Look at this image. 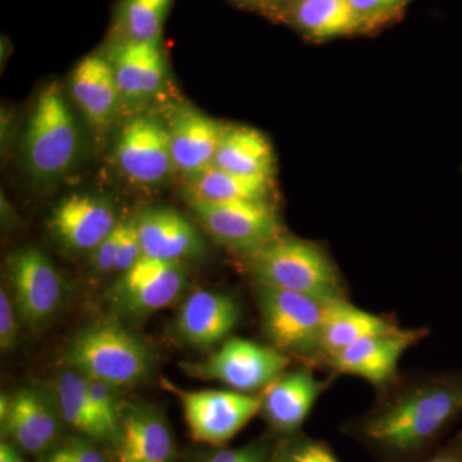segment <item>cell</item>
Wrapping results in <instances>:
<instances>
[{
  "mask_svg": "<svg viewBox=\"0 0 462 462\" xmlns=\"http://www.w3.org/2000/svg\"><path fill=\"white\" fill-rule=\"evenodd\" d=\"M47 462H69V461L67 460L65 456L60 454V452L58 451V449H57V451L54 452V454L51 455L50 458H48Z\"/></svg>",
  "mask_w": 462,
  "mask_h": 462,
  "instance_id": "cell-37",
  "label": "cell"
},
{
  "mask_svg": "<svg viewBox=\"0 0 462 462\" xmlns=\"http://www.w3.org/2000/svg\"><path fill=\"white\" fill-rule=\"evenodd\" d=\"M172 0H123L121 25L129 41H161Z\"/></svg>",
  "mask_w": 462,
  "mask_h": 462,
  "instance_id": "cell-27",
  "label": "cell"
},
{
  "mask_svg": "<svg viewBox=\"0 0 462 462\" xmlns=\"http://www.w3.org/2000/svg\"><path fill=\"white\" fill-rule=\"evenodd\" d=\"M175 170L196 178L214 166L225 125L193 108L180 109L167 125Z\"/></svg>",
  "mask_w": 462,
  "mask_h": 462,
  "instance_id": "cell-17",
  "label": "cell"
},
{
  "mask_svg": "<svg viewBox=\"0 0 462 462\" xmlns=\"http://www.w3.org/2000/svg\"><path fill=\"white\" fill-rule=\"evenodd\" d=\"M421 462H462V430L447 438L430 457Z\"/></svg>",
  "mask_w": 462,
  "mask_h": 462,
  "instance_id": "cell-34",
  "label": "cell"
},
{
  "mask_svg": "<svg viewBox=\"0 0 462 462\" xmlns=\"http://www.w3.org/2000/svg\"><path fill=\"white\" fill-rule=\"evenodd\" d=\"M189 203L209 236L243 257L282 236L278 215L267 200Z\"/></svg>",
  "mask_w": 462,
  "mask_h": 462,
  "instance_id": "cell-6",
  "label": "cell"
},
{
  "mask_svg": "<svg viewBox=\"0 0 462 462\" xmlns=\"http://www.w3.org/2000/svg\"><path fill=\"white\" fill-rule=\"evenodd\" d=\"M397 325L383 316L370 314L339 298L325 305L321 334V365L358 340L397 329Z\"/></svg>",
  "mask_w": 462,
  "mask_h": 462,
  "instance_id": "cell-22",
  "label": "cell"
},
{
  "mask_svg": "<svg viewBox=\"0 0 462 462\" xmlns=\"http://www.w3.org/2000/svg\"><path fill=\"white\" fill-rule=\"evenodd\" d=\"M272 184L273 179L239 175L212 166L188 180L187 196L189 200L205 202L267 200Z\"/></svg>",
  "mask_w": 462,
  "mask_h": 462,
  "instance_id": "cell-25",
  "label": "cell"
},
{
  "mask_svg": "<svg viewBox=\"0 0 462 462\" xmlns=\"http://www.w3.org/2000/svg\"><path fill=\"white\" fill-rule=\"evenodd\" d=\"M291 358L270 345L229 338L203 363L187 370L206 380L223 383L233 391L254 394L287 372Z\"/></svg>",
  "mask_w": 462,
  "mask_h": 462,
  "instance_id": "cell-7",
  "label": "cell"
},
{
  "mask_svg": "<svg viewBox=\"0 0 462 462\" xmlns=\"http://www.w3.org/2000/svg\"><path fill=\"white\" fill-rule=\"evenodd\" d=\"M273 462H343L325 440L303 434L281 438L273 446Z\"/></svg>",
  "mask_w": 462,
  "mask_h": 462,
  "instance_id": "cell-28",
  "label": "cell"
},
{
  "mask_svg": "<svg viewBox=\"0 0 462 462\" xmlns=\"http://www.w3.org/2000/svg\"><path fill=\"white\" fill-rule=\"evenodd\" d=\"M144 256L184 263L205 252L197 227L172 208H148L134 218Z\"/></svg>",
  "mask_w": 462,
  "mask_h": 462,
  "instance_id": "cell-16",
  "label": "cell"
},
{
  "mask_svg": "<svg viewBox=\"0 0 462 462\" xmlns=\"http://www.w3.org/2000/svg\"><path fill=\"white\" fill-rule=\"evenodd\" d=\"M214 166L239 175L273 179L275 158L263 133L247 126H225Z\"/></svg>",
  "mask_w": 462,
  "mask_h": 462,
  "instance_id": "cell-23",
  "label": "cell"
},
{
  "mask_svg": "<svg viewBox=\"0 0 462 462\" xmlns=\"http://www.w3.org/2000/svg\"><path fill=\"white\" fill-rule=\"evenodd\" d=\"M261 329L269 345L305 364L321 363V334L327 302L254 282Z\"/></svg>",
  "mask_w": 462,
  "mask_h": 462,
  "instance_id": "cell-5",
  "label": "cell"
},
{
  "mask_svg": "<svg viewBox=\"0 0 462 462\" xmlns=\"http://www.w3.org/2000/svg\"><path fill=\"white\" fill-rule=\"evenodd\" d=\"M114 157L121 173L136 187H160L176 171L169 127L149 116L125 125Z\"/></svg>",
  "mask_w": 462,
  "mask_h": 462,
  "instance_id": "cell-10",
  "label": "cell"
},
{
  "mask_svg": "<svg viewBox=\"0 0 462 462\" xmlns=\"http://www.w3.org/2000/svg\"><path fill=\"white\" fill-rule=\"evenodd\" d=\"M245 2H251V3H254V2H260V0H245Z\"/></svg>",
  "mask_w": 462,
  "mask_h": 462,
  "instance_id": "cell-38",
  "label": "cell"
},
{
  "mask_svg": "<svg viewBox=\"0 0 462 462\" xmlns=\"http://www.w3.org/2000/svg\"><path fill=\"white\" fill-rule=\"evenodd\" d=\"M462 418V369L398 373L366 411L340 425L375 462H421Z\"/></svg>",
  "mask_w": 462,
  "mask_h": 462,
  "instance_id": "cell-1",
  "label": "cell"
},
{
  "mask_svg": "<svg viewBox=\"0 0 462 462\" xmlns=\"http://www.w3.org/2000/svg\"><path fill=\"white\" fill-rule=\"evenodd\" d=\"M330 384L331 378L315 375L312 365H300L282 373L263 389L260 413L279 439L296 436Z\"/></svg>",
  "mask_w": 462,
  "mask_h": 462,
  "instance_id": "cell-13",
  "label": "cell"
},
{
  "mask_svg": "<svg viewBox=\"0 0 462 462\" xmlns=\"http://www.w3.org/2000/svg\"><path fill=\"white\" fill-rule=\"evenodd\" d=\"M71 94L85 118L99 130L112 123L123 99L111 62L99 54L83 58L75 67Z\"/></svg>",
  "mask_w": 462,
  "mask_h": 462,
  "instance_id": "cell-20",
  "label": "cell"
},
{
  "mask_svg": "<svg viewBox=\"0 0 462 462\" xmlns=\"http://www.w3.org/2000/svg\"><path fill=\"white\" fill-rule=\"evenodd\" d=\"M0 462H23L21 455L18 454L16 447L8 440H2L0 443Z\"/></svg>",
  "mask_w": 462,
  "mask_h": 462,
  "instance_id": "cell-36",
  "label": "cell"
},
{
  "mask_svg": "<svg viewBox=\"0 0 462 462\" xmlns=\"http://www.w3.org/2000/svg\"><path fill=\"white\" fill-rule=\"evenodd\" d=\"M3 430L27 452H41L56 439L57 413L47 397L35 388H23L11 397Z\"/></svg>",
  "mask_w": 462,
  "mask_h": 462,
  "instance_id": "cell-21",
  "label": "cell"
},
{
  "mask_svg": "<svg viewBox=\"0 0 462 462\" xmlns=\"http://www.w3.org/2000/svg\"><path fill=\"white\" fill-rule=\"evenodd\" d=\"M80 151V134L69 103L57 83L39 93L23 142V161L35 180L65 176Z\"/></svg>",
  "mask_w": 462,
  "mask_h": 462,
  "instance_id": "cell-3",
  "label": "cell"
},
{
  "mask_svg": "<svg viewBox=\"0 0 462 462\" xmlns=\"http://www.w3.org/2000/svg\"><path fill=\"white\" fill-rule=\"evenodd\" d=\"M85 383H87V391L90 401L98 411L100 418L107 425L112 436L118 437L121 410L118 407L117 398L115 396V387L102 380L89 378V376H85Z\"/></svg>",
  "mask_w": 462,
  "mask_h": 462,
  "instance_id": "cell-29",
  "label": "cell"
},
{
  "mask_svg": "<svg viewBox=\"0 0 462 462\" xmlns=\"http://www.w3.org/2000/svg\"><path fill=\"white\" fill-rule=\"evenodd\" d=\"M17 309L7 289H0V348L11 351L18 338Z\"/></svg>",
  "mask_w": 462,
  "mask_h": 462,
  "instance_id": "cell-31",
  "label": "cell"
},
{
  "mask_svg": "<svg viewBox=\"0 0 462 462\" xmlns=\"http://www.w3.org/2000/svg\"><path fill=\"white\" fill-rule=\"evenodd\" d=\"M118 462H171L175 445L165 419L144 404L121 411L118 430Z\"/></svg>",
  "mask_w": 462,
  "mask_h": 462,
  "instance_id": "cell-19",
  "label": "cell"
},
{
  "mask_svg": "<svg viewBox=\"0 0 462 462\" xmlns=\"http://www.w3.org/2000/svg\"><path fill=\"white\" fill-rule=\"evenodd\" d=\"M69 462H106L103 456L94 447L84 442L69 443V445L58 449Z\"/></svg>",
  "mask_w": 462,
  "mask_h": 462,
  "instance_id": "cell-35",
  "label": "cell"
},
{
  "mask_svg": "<svg viewBox=\"0 0 462 462\" xmlns=\"http://www.w3.org/2000/svg\"><path fill=\"white\" fill-rule=\"evenodd\" d=\"M142 257H144V252H143L135 221H134V218L133 220L124 221V223H121V242L120 248H118L116 272L120 273L127 272Z\"/></svg>",
  "mask_w": 462,
  "mask_h": 462,
  "instance_id": "cell-30",
  "label": "cell"
},
{
  "mask_svg": "<svg viewBox=\"0 0 462 462\" xmlns=\"http://www.w3.org/2000/svg\"><path fill=\"white\" fill-rule=\"evenodd\" d=\"M293 18L300 30L316 39L351 35L369 25L349 0H297Z\"/></svg>",
  "mask_w": 462,
  "mask_h": 462,
  "instance_id": "cell-24",
  "label": "cell"
},
{
  "mask_svg": "<svg viewBox=\"0 0 462 462\" xmlns=\"http://www.w3.org/2000/svg\"><path fill=\"white\" fill-rule=\"evenodd\" d=\"M245 258L254 282L322 302L346 298L336 264L316 243L281 236Z\"/></svg>",
  "mask_w": 462,
  "mask_h": 462,
  "instance_id": "cell-2",
  "label": "cell"
},
{
  "mask_svg": "<svg viewBox=\"0 0 462 462\" xmlns=\"http://www.w3.org/2000/svg\"><path fill=\"white\" fill-rule=\"evenodd\" d=\"M187 285L184 263L144 256L121 273L109 289L108 302L117 315L142 319L172 305Z\"/></svg>",
  "mask_w": 462,
  "mask_h": 462,
  "instance_id": "cell-8",
  "label": "cell"
},
{
  "mask_svg": "<svg viewBox=\"0 0 462 462\" xmlns=\"http://www.w3.org/2000/svg\"><path fill=\"white\" fill-rule=\"evenodd\" d=\"M123 99L142 102L160 90L166 78L161 41L118 42L108 58Z\"/></svg>",
  "mask_w": 462,
  "mask_h": 462,
  "instance_id": "cell-18",
  "label": "cell"
},
{
  "mask_svg": "<svg viewBox=\"0 0 462 462\" xmlns=\"http://www.w3.org/2000/svg\"><path fill=\"white\" fill-rule=\"evenodd\" d=\"M178 394L190 437L199 443L223 446L261 411V394L233 391L188 392L167 384Z\"/></svg>",
  "mask_w": 462,
  "mask_h": 462,
  "instance_id": "cell-9",
  "label": "cell"
},
{
  "mask_svg": "<svg viewBox=\"0 0 462 462\" xmlns=\"http://www.w3.org/2000/svg\"><path fill=\"white\" fill-rule=\"evenodd\" d=\"M66 363L112 387H129L148 375L152 356L135 334L116 322L103 321L76 336L67 349Z\"/></svg>",
  "mask_w": 462,
  "mask_h": 462,
  "instance_id": "cell-4",
  "label": "cell"
},
{
  "mask_svg": "<svg viewBox=\"0 0 462 462\" xmlns=\"http://www.w3.org/2000/svg\"><path fill=\"white\" fill-rule=\"evenodd\" d=\"M406 2L407 0H349L352 7L367 23L389 16Z\"/></svg>",
  "mask_w": 462,
  "mask_h": 462,
  "instance_id": "cell-33",
  "label": "cell"
},
{
  "mask_svg": "<svg viewBox=\"0 0 462 462\" xmlns=\"http://www.w3.org/2000/svg\"><path fill=\"white\" fill-rule=\"evenodd\" d=\"M114 207L91 194H72L60 200L50 218L58 242L72 252H93L117 227Z\"/></svg>",
  "mask_w": 462,
  "mask_h": 462,
  "instance_id": "cell-14",
  "label": "cell"
},
{
  "mask_svg": "<svg viewBox=\"0 0 462 462\" xmlns=\"http://www.w3.org/2000/svg\"><path fill=\"white\" fill-rule=\"evenodd\" d=\"M56 394L58 410L69 427L93 439L115 438L90 401L83 374L72 367L60 374Z\"/></svg>",
  "mask_w": 462,
  "mask_h": 462,
  "instance_id": "cell-26",
  "label": "cell"
},
{
  "mask_svg": "<svg viewBox=\"0 0 462 462\" xmlns=\"http://www.w3.org/2000/svg\"><path fill=\"white\" fill-rule=\"evenodd\" d=\"M121 242V223L102 243L91 252V263L97 273H107L116 272L118 248Z\"/></svg>",
  "mask_w": 462,
  "mask_h": 462,
  "instance_id": "cell-32",
  "label": "cell"
},
{
  "mask_svg": "<svg viewBox=\"0 0 462 462\" xmlns=\"http://www.w3.org/2000/svg\"><path fill=\"white\" fill-rule=\"evenodd\" d=\"M9 281L21 321L38 328L56 315L63 300V282L51 258L36 247L18 249L9 258Z\"/></svg>",
  "mask_w": 462,
  "mask_h": 462,
  "instance_id": "cell-12",
  "label": "cell"
},
{
  "mask_svg": "<svg viewBox=\"0 0 462 462\" xmlns=\"http://www.w3.org/2000/svg\"><path fill=\"white\" fill-rule=\"evenodd\" d=\"M240 320V306L221 291H197L184 300L175 320V331L187 345L208 348L225 342Z\"/></svg>",
  "mask_w": 462,
  "mask_h": 462,
  "instance_id": "cell-15",
  "label": "cell"
},
{
  "mask_svg": "<svg viewBox=\"0 0 462 462\" xmlns=\"http://www.w3.org/2000/svg\"><path fill=\"white\" fill-rule=\"evenodd\" d=\"M428 328L397 329L367 337L346 346L324 361L334 375H354L366 380L376 389L384 387L398 375V364L404 352L430 336Z\"/></svg>",
  "mask_w": 462,
  "mask_h": 462,
  "instance_id": "cell-11",
  "label": "cell"
}]
</instances>
